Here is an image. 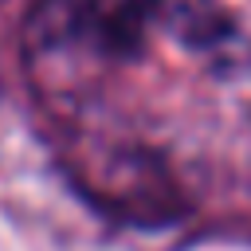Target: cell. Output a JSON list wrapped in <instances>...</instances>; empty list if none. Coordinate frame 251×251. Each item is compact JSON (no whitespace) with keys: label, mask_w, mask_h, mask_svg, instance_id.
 Wrapping results in <instances>:
<instances>
[{"label":"cell","mask_w":251,"mask_h":251,"mask_svg":"<svg viewBox=\"0 0 251 251\" xmlns=\"http://www.w3.org/2000/svg\"><path fill=\"white\" fill-rule=\"evenodd\" d=\"M149 43L141 0H35L24 20V71L55 118H75L106 71Z\"/></svg>","instance_id":"obj_1"},{"label":"cell","mask_w":251,"mask_h":251,"mask_svg":"<svg viewBox=\"0 0 251 251\" xmlns=\"http://www.w3.org/2000/svg\"><path fill=\"white\" fill-rule=\"evenodd\" d=\"M59 153L78 192H86L98 208L114 216H126L133 224H165L180 212V196L169 169L133 137L71 122V137Z\"/></svg>","instance_id":"obj_2"},{"label":"cell","mask_w":251,"mask_h":251,"mask_svg":"<svg viewBox=\"0 0 251 251\" xmlns=\"http://www.w3.org/2000/svg\"><path fill=\"white\" fill-rule=\"evenodd\" d=\"M149 35H169L216 71H251V8L239 0H141Z\"/></svg>","instance_id":"obj_3"}]
</instances>
